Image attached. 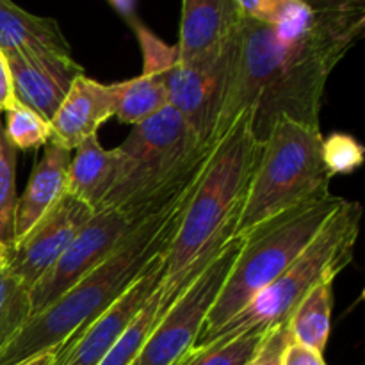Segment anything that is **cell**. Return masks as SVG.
Segmentation results:
<instances>
[{
  "label": "cell",
  "mask_w": 365,
  "mask_h": 365,
  "mask_svg": "<svg viewBox=\"0 0 365 365\" xmlns=\"http://www.w3.org/2000/svg\"><path fill=\"white\" fill-rule=\"evenodd\" d=\"M364 29L365 4L309 11L284 27L242 18L212 145L241 114L259 143L280 118L321 128L328 77L362 38Z\"/></svg>",
  "instance_id": "1"
},
{
  "label": "cell",
  "mask_w": 365,
  "mask_h": 365,
  "mask_svg": "<svg viewBox=\"0 0 365 365\" xmlns=\"http://www.w3.org/2000/svg\"><path fill=\"white\" fill-rule=\"evenodd\" d=\"M260 150L262 143L250 130L246 114L214 145L164 253L160 316L234 239Z\"/></svg>",
  "instance_id": "2"
},
{
  "label": "cell",
  "mask_w": 365,
  "mask_h": 365,
  "mask_svg": "<svg viewBox=\"0 0 365 365\" xmlns=\"http://www.w3.org/2000/svg\"><path fill=\"white\" fill-rule=\"evenodd\" d=\"M198 178L171 205L141 221L109 259L32 316L0 351V365H20L41 353L63 348L109 309L157 257L166 253Z\"/></svg>",
  "instance_id": "3"
},
{
  "label": "cell",
  "mask_w": 365,
  "mask_h": 365,
  "mask_svg": "<svg viewBox=\"0 0 365 365\" xmlns=\"http://www.w3.org/2000/svg\"><path fill=\"white\" fill-rule=\"evenodd\" d=\"M212 145H203L184 118L168 106L134 125L116 152L120 177L96 210L114 209L134 223L166 209L205 168Z\"/></svg>",
  "instance_id": "4"
},
{
  "label": "cell",
  "mask_w": 365,
  "mask_h": 365,
  "mask_svg": "<svg viewBox=\"0 0 365 365\" xmlns=\"http://www.w3.org/2000/svg\"><path fill=\"white\" fill-rule=\"evenodd\" d=\"M362 205L344 200L334 216L324 223L302 255L259 292L241 312L221 324L217 330L196 341L189 351L223 344L250 330H271L289 323L296 307L316 285L334 282L342 269L353 262L360 234Z\"/></svg>",
  "instance_id": "5"
},
{
  "label": "cell",
  "mask_w": 365,
  "mask_h": 365,
  "mask_svg": "<svg viewBox=\"0 0 365 365\" xmlns=\"http://www.w3.org/2000/svg\"><path fill=\"white\" fill-rule=\"evenodd\" d=\"M342 202L344 198L330 191L285 210L246 234L241 252L196 341H202L232 319L262 289L277 280L314 241Z\"/></svg>",
  "instance_id": "6"
},
{
  "label": "cell",
  "mask_w": 365,
  "mask_h": 365,
  "mask_svg": "<svg viewBox=\"0 0 365 365\" xmlns=\"http://www.w3.org/2000/svg\"><path fill=\"white\" fill-rule=\"evenodd\" d=\"M321 128L280 118L264 139L260 159L239 214L234 237L330 192Z\"/></svg>",
  "instance_id": "7"
},
{
  "label": "cell",
  "mask_w": 365,
  "mask_h": 365,
  "mask_svg": "<svg viewBox=\"0 0 365 365\" xmlns=\"http://www.w3.org/2000/svg\"><path fill=\"white\" fill-rule=\"evenodd\" d=\"M245 237H234L163 314L132 365H177L198 339Z\"/></svg>",
  "instance_id": "8"
},
{
  "label": "cell",
  "mask_w": 365,
  "mask_h": 365,
  "mask_svg": "<svg viewBox=\"0 0 365 365\" xmlns=\"http://www.w3.org/2000/svg\"><path fill=\"white\" fill-rule=\"evenodd\" d=\"M237 32L239 29L217 52L189 63L175 59L168 70L170 107L184 118L203 145H212V132L223 107Z\"/></svg>",
  "instance_id": "9"
},
{
  "label": "cell",
  "mask_w": 365,
  "mask_h": 365,
  "mask_svg": "<svg viewBox=\"0 0 365 365\" xmlns=\"http://www.w3.org/2000/svg\"><path fill=\"white\" fill-rule=\"evenodd\" d=\"M138 225L120 210H95L56 266L31 289L32 316L46 309L89 271L109 259Z\"/></svg>",
  "instance_id": "10"
},
{
  "label": "cell",
  "mask_w": 365,
  "mask_h": 365,
  "mask_svg": "<svg viewBox=\"0 0 365 365\" xmlns=\"http://www.w3.org/2000/svg\"><path fill=\"white\" fill-rule=\"evenodd\" d=\"M95 210L71 195H64L27 234L7 248L6 267L32 289L70 246Z\"/></svg>",
  "instance_id": "11"
},
{
  "label": "cell",
  "mask_w": 365,
  "mask_h": 365,
  "mask_svg": "<svg viewBox=\"0 0 365 365\" xmlns=\"http://www.w3.org/2000/svg\"><path fill=\"white\" fill-rule=\"evenodd\" d=\"M163 278L164 255H160L109 309L103 310L89 327L57 349L53 365H98L155 294Z\"/></svg>",
  "instance_id": "12"
},
{
  "label": "cell",
  "mask_w": 365,
  "mask_h": 365,
  "mask_svg": "<svg viewBox=\"0 0 365 365\" xmlns=\"http://www.w3.org/2000/svg\"><path fill=\"white\" fill-rule=\"evenodd\" d=\"M4 56L14 100L36 110L48 123L71 84L84 75V68L71 56L52 52H6Z\"/></svg>",
  "instance_id": "13"
},
{
  "label": "cell",
  "mask_w": 365,
  "mask_h": 365,
  "mask_svg": "<svg viewBox=\"0 0 365 365\" xmlns=\"http://www.w3.org/2000/svg\"><path fill=\"white\" fill-rule=\"evenodd\" d=\"M113 116V86L81 75L50 120L48 143L71 152L84 139L96 135L102 123Z\"/></svg>",
  "instance_id": "14"
},
{
  "label": "cell",
  "mask_w": 365,
  "mask_h": 365,
  "mask_svg": "<svg viewBox=\"0 0 365 365\" xmlns=\"http://www.w3.org/2000/svg\"><path fill=\"white\" fill-rule=\"evenodd\" d=\"M241 21L242 14L234 0H182L177 61L189 63L217 52Z\"/></svg>",
  "instance_id": "15"
},
{
  "label": "cell",
  "mask_w": 365,
  "mask_h": 365,
  "mask_svg": "<svg viewBox=\"0 0 365 365\" xmlns=\"http://www.w3.org/2000/svg\"><path fill=\"white\" fill-rule=\"evenodd\" d=\"M71 155L68 150L46 143L41 159L34 164L24 195L14 210V242L24 237L64 195ZM13 242V245H14Z\"/></svg>",
  "instance_id": "16"
},
{
  "label": "cell",
  "mask_w": 365,
  "mask_h": 365,
  "mask_svg": "<svg viewBox=\"0 0 365 365\" xmlns=\"http://www.w3.org/2000/svg\"><path fill=\"white\" fill-rule=\"evenodd\" d=\"M120 170L116 148L106 150L98 138L91 135L75 148L68 168L66 192L96 210L116 185Z\"/></svg>",
  "instance_id": "17"
},
{
  "label": "cell",
  "mask_w": 365,
  "mask_h": 365,
  "mask_svg": "<svg viewBox=\"0 0 365 365\" xmlns=\"http://www.w3.org/2000/svg\"><path fill=\"white\" fill-rule=\"evenodd\" d=\"M0 50L71 56L70 43L53 18L27 13L11 0H0Z\"/></svg>",
  "instance_id": "18"
},
{
  "label": "cell",
  "mask_w": 365,
  "mask_h": 365,
  "mask_svg": "<svg viewBox=\"0 0 365 365\" xmlns=\"http://www.w3.org/2000/svg\"><path fill=\"white\" fill-rule=\"evenodd\" d=\"M171 68V66H170ZM143 70L139 77L114 82V116L127 125H139L170 106L168 70Z\"/></svg>",
  "instance_id": "19"
},
{
  "label": "cell",
  "mask_w": 365,
  "mask_h": 365,
  "mask_svg": "<svg viewBox=\"0 0 365 365\" xmlns=\"http://www.w3.org/2000/svg\"><path fill=\"white\" fill-rule=\"evenodd\" d=\"M334 282L316 285L296 307L287 327L292 341L323 355L331 328V307H334Z\"/></svg>",
  "instance_id": "20"
},
{
  "label": "cell",
  "mask_w": 365,
  "mask_h": 365,
  "mask_svg": "<svg viewBox=\"0 0 365 365\" xmlns=\"http://www.w3.org/2000/svg\"><path fill=\"white\" fill-rule=\"evenodd\" d=\"M31 317V289L6 266L0 267V351L20 334Z\"/></svg>",
  "instance_id": "21"
},
{
  "label": "cell",
  "mask_w": 365,
  "mask_h": 365,
  "mask_svg": "<svg viewBox=\"0 0 365 365\" xmlns=\"http://www.w3.org/2000/svg\"><path fill=\"white\" fill-rule=\"evenodd\" d=\"M160 319V287L157 289L155 294L150 298L145 309L138 314L130 327L125 330L116 341V344L107 351V355L100 360L98 365H132L138 359L139 351L145 346L146 339L152 334L155 324Z\"/></svg>",
  "instance_id": "22"
},
{
  "label": "cell",
  "mask_w": 365,
  "mask_h": 365,
  "mask_svg": "<svg viewBox=\"0 0 365 365\" xmlns=\"http://www.w3.org/2000/svg\"><path fill=\"white\" fill-rule=\"evenodd\" d=\"M269 330H250L217 346L189 351L177 365H250Z\"/></svg>",
  "instance_id": "23"
},
{
  "label": "cell",
  "mask_w": 365,
  "mask_h": 365,
  "mask_svg": "<svg viewBox=\"0 0 365 365\" xmlns=\"http://www.w3.org/2000/svg\"><path fill=\"white\" fill-rule=\"evenodd\" d=\"M16 152L0 121V245L11 248L14 242L16 210Z\"/></svg>",
  "instance_id": "24"
},
{
  "label": "cell",
  "mask_w": 365,
  "mask_h": 365,
  "mask_svg": "<svg viewBox=\"0 0 365 365\" xmlns=\"http://www.w3.org/2000/svg\"><path fill=\"white\" fill-rule=\"evenodd\" d=\"M6 113L7 139L16 150H38L50 141V123L36 110L20 102H14Z\"/></svg>",
  "instance_id": "25"
},
{
  "label": "cell",
  "mask_w": 365,
  "mask_h": 365,
  "mask_svg": "<svg viewBox=\"0 0 365 365\" xmlns=\"http://www.w3.org/2000/svg\"><path fill=\"white\" fill-rule=\"evenodd\" d=\"M234 2L237 4L242 18L273 27L294 24L310 11L299 0H234Z\"/></svg>",
  "instance_id": "26"
},
{
  "label": "cell",
  "mask_w": 365,
  "mask_h": 365,
  "mask_svg": "<svg viewBox=\"0 0 365 365\" xmlns=\"http://www.w3.org/2000/svg\"><path fill=\"white\" fill-rule=\"evenodd\" d=\"M323 160L330 175H346L364 163V146L349 134L323 138Z\"/></svg>",
  "instance_id": "27"
},
{
  "label": "cell",
  "mask_w": 365,
  "mask_h": 365,
  "mask_svg": "<svg viewBox=\"0 0 365 365\" xmlns=\"http://www.w3.org/2000/svg\"><path fill=\"white\" fill-rule=\"evenodd\" d=\"M291 341L292 337L287 323L280 324L277 328H271L267 331L266 339H264L262 346H260L259 353H257V356L250 365H282L285 348H287Z\"/></svg>",
  "instance_id": "28"
},
{
  "label": "cell",
  "mask_w": 365,
  "mask_h": 365,
  "mask_svg": "<svg viewBox=\"0 0 365 365\" xmlns=\"http://www.w3.org/2000/svg\"><path fill=\"white\" fill-rule=\"evenodd\" d=\"M282 365H327V362L321 353L291 341L285 348Z\"/></svg>",
  "instance_id": "29"
},
{
  "label": "cell",
  "mask_w": 365,
  "mask_h": 365,
  "mask_svg": "<svg viewBox=\"0 0 365 365\" xmlns=\"http://www.w3.org/2000/svg\"><path fill=\"white\" fill-rule=\"evenodd\" d=\"M14 102H16V100H14L11 71L9 66H7L6 56H4V52L0 50V114L6 109H9Z\"/></svg>",
  "instance_id": "30"
},
{
  "label": "cell",
  "mask_w": 365,
  "mask_h": 365,
  "mask_svg": "<svg viewBox=\"0 0 365 365\" xmlns=\"http://www.w3.org/2000/svg\"><path fill=\"white\" fill-rule=\"evenodd\" d=\"M310 11H324V9H339V7L364 6L365 0H299Z\"/></svg>",
  "instance_id": "31"
},
{
  "label": "cell",
  "mask_w": 365,
  "mask_h": 365,
  "mask_svg": "<svg viewBox=\"0 0 365 365\" xmlns=\"http://www.w3.org/2000/svg\"><path fill=\"white\" fill-rule=\"evenodd\" d=\"M56 355H57V349H52V351L41 353V355L34 356V359L27 360V362L20 365H53L56 364Z\"/></svg>",
  "instance_id": "32"
},
{
  "label": "cell",
  "mask_w": 365,
  "mask_h": 365,
  "mask_svg": "<svg viewBox=\"0 0 365 365\" xmlns=\"http://www.w3.org/2000/svg\"><path fill=\"white\" fill-rule=\"evenodd\" d=\"M110 4H113L123 16H130L132 9H134V0H110Z\"/></svg>",
  "instance_id": "33"
},
{
  "label": "cell",
  "mask_w": 365,
  "mask_h": 365,
  "mask_svg": "<svg viewBox=\"0 0 365 365\" xmlns=\"http://www.w3.org/2000/svg\"><path fill=\"white\" fill-rule=\"evenodd\" d=\"M6 262H7V248L0 245V267L6 266Z\"/></svg>",
  "instance_id": "34"
}]
</instances>
